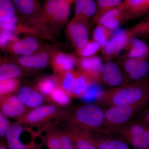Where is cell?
<instances>
[{
  "mask_svg": "<svg viewBox=\"0 0 149 149\" xmlns=\"http://www.w3.org/2000/svg\"><path fill=\"white\" fill-rule=\"evenodd\" d=\"M18 40L15 33L2 29L0 30V47L10 48Z\"/></svg>",
  "mask_w": 149,
  "mask_h": 149,
  "instance_id": "obj_37",
  "label": "cell"
},
{
  "mask_svg": "<svg viewBox=\"0 0 149 149\" xmlns=\"http://www.w3.org/2000/svg\"><path fill=\"white\" fill-rule=\"evenodd\" d=\"M23 125L17 122L12 123L6 136L5 143L9 149H40L41 146L37 144L27 145L21 140L24 130Z\"/></svg>",
  "mask_w": 149,
  "mask_h": 149,
  "instance_id": "obj_15",
  "label": "cell"
},
{
  "mask_svg": "<svg viewBox=\"0 0 149 149\" xmlns=\"http://www.w3.org/2000/svg\"><path fill=\"white\" fill-rule=\"evenodd\" d=\"M75 8L73 19L88 22L95 15L97 6L94 0H75Z\"/></svg>",
  "mask_w": 149,
  "mask_h": 149,
  "instance_id": "obj_22",
  "label": "cell"
},
{
  "mask_svg": "<svg viewBox=\"0 0 149 149\" xmlns=\"http://www.w3.org/2000/svg\"><path fill=\"white\" fill-rule=\"evenodd\" d=\"M143 109L144 110H142L140 111L141 113L137 119L141 120L149 127V106L146 108L145 107Z\"/></svg>",
  "mask_w": 149,
  "mask_h": 149,
  "instance_id": "obj_40",
  "label": "cell"
},
{
  "mask_svg": "<svg viewBox=\"0 0 149 149\" xmlns=\"http://www.w3.org/2000/svg\"><path fill=\"white\" fill-rule=\"evenodd\" d=\"M77 73V70H72L55 74L58 87L61 88L70 97L74 86Z\"/></svg>",
  "mask_w": 149,
  "mask_h": 149,
  "instance_id": "obj_26",
  "label": "cell"
},
{
  "mask_svg": "<svg viewBox=\"0 0 149 149\" xmlns=\"http://www.w3.org/2000/svg\"><path fill=\"white\" fill-rule=\"evenodd\" d=\"M149 97V83L142 80L103 91L98 99L110 106H120L136 103Z\"/></svg>",
  "mask_w": 149,
  "mask_h": 149,
  "instance_id": "obj_1",
  "label": "cell"
},
{
  "mask_svg": "<svg viewBox=\"0 0 149 149\" xmlns=\"http://www.w3.org/2000/svg\"><path fill=\"white\" fill-rule=\"evenodd\" d=\"M130 38L128 30L120 29L116 31L103 48V54L107 59L117 55L126 48Z\"/></svg>",
  "mask_w": 149,
  "mask_h": 149,
  "instance_id": "obj_13",
  "label": "cell"
},
{
  "mask_svg": "<svg viewBox=\"0 0 149 149\" xmlns=\"http://www.w3.org/2000/svg\"></svg>",
  "mask_w": 149,
  "mask_h": 149,
  "instance_id": "obj_45",
  "label": "cell"
},
{
  "mask_svg": "<svg viewBox=\"0 0 149 149\" xmlns=\"http://www.w3.org/2000/svg\"><path fill=\"white\" fill-rule=\"evenodd\" d=\"M0 114H1V112H0Z\"/></svg>",
  "mask_w": 149,
  "mask_h": 149,
  "instance_id": "obj_43",
  "label": "cell"
},
{
  "mask_svg": "<svg viewBox=\"0 0 149 149\" xmlns=\"http://www.w3.org/2000/svg\"><path fill=\"white\" fill-rule=\"evenodd\" d=\"M67 1L68 2L70 3L71 4V3L73 2H74L75 0H67Z\"/></svg>",
  "mask_w": 149,
  "mask_h": 149,
  "instance_id": "obj_42",
  "label": "cell"
},
{
  "mask_svg": "<svg viewBox=\"0 0 149 149\" xmlns=\"http://www.w3.org/2000/svg\"><path fill=\"white\" fill-rule=\"evenodd\" d=\"M16 13L12 0H0V22L13 18Z\"/></svg>",
  "mask_w": 149,
  "mask_h": 149,
  "instance_id": "obj_32",
  "label": "cell"
},
{
  "mask_svg": "<svg viewBox=\"0 0 149 149\" xmlns=\"http://www.w3.org/2000/svg\"><path fill=\"white\" fill-rule=\"evenodd\" d=\"M22 23L32 35L47 39L52 32L43 18L38 0H12Z\"/></svg>",
  "mask_w": 149,
  "mask_h": 149,
  "instance_id": "obj_3",
  "label": "cell"
},
{
  "mask_svg": "<svg viewBox=\"0 0 149 149\" xmlns=\"http://www.w3.org/2000/svg\"><path fill=\"white\" fill-rule=\"evenodd\" d=\"M127 18L123 3L114 8L107 11L101 15L94 17V21L97 24L102 25L113 30L117 29L123 19Z\"/></svg>",
  "mask_w": 149,
  "mask_h": 149,
  "instance_id": "obj_10",
  "label": "cell"
},
{
  "mask_svg": "<svg viewBox=\"0 0 149 149\" xmlns=\"http://www.w3.org/2000/svg\"><path fill=\"white\" fill-rule=\"evenodd\" d=\"M123 3L128 19L149 13V0H124Z\"/></svg>",
  "mask_w": 149,
  "mask_h": 149,
  "instance_id": "obj_23",
  "label": "cell"
},
{
  "mask_svg": "<svg viewBox=\"0 0 149 149\" xmlns=\"http://www.w3.org/2000/svg\"><path fill=\"white\" fill-rule=\"evenodd\" d=\"M72 111L54 104L41 105L27 111L16 119L25 126L42 127V131H47L60 123L69 118Z\"/></svg>",
  "mask_w": 149,
  "mask_h": 149,
  "instance_id": "obj_2",
  "label": "cell"
},
{
  "mask_svg": "<svg viewBox=\"0 0 149 149\" xmlns=\"http://www.w3.org/2000/svg\"><path fill=\"white\" fill-rule=\"evenodd\" d=\"M149 128V127L144 123L136 119L129 121L120 128L116 129L111 134L116 135L118 137V139L128 144L129 141Z\"/></svg>",
  "mask_w": 149,
  "mask_h": 149,
  "instance_id": "obj_17",
  "label": "cell"
},
{
  "mask_svg": "<svg viewBox=\"0 0 149 149\" xmlns=\"http://www.w3.org/2000/svg\"><path fill=\"white\" fill-rule=\"evenodd\" d=\"M136 149H149V128L128 142Z\"/></svg>",
  "mask_w": 149,
  "mask_h": 149,
  "instance_id": "obj_35",
  "label": "cell"
},
{
  "mask_svg": "<svg viewBox=\"0 0 149 149\" xmlns=\"http://www.w3.org/2000/svg\"><path fill=\"white\" fill-rule=\"evenodd\" d=\"M112 33L113 30L108 29L100 24H97L93 32V40L100 44L102 49L106 45Z\"/></svg>",
  "mask_w": 149,
  "mask_h": 149,
  "instance_id": "obj_33",
  "label": "cell"
},
{
  "mask_svg": "<svg viewBox=\"0 0 149 149\" xmlns=\"http://www.w3.org/2000/svg\"><path fill=\"white\" fill-rule=\"evenodd\" d=\"M46 99L52 103V104L61 107L66 106L70 102V97L58 87L54 89Z\"/></svg>",
  "mask_w": 149,
  "mask_h": 149,
  "instance_id": "obj_30",
  "label": "cell"
},
{
  "mask_svg": "<svg viewBox=\"0 0 149 149\" xmlns=\"http://www.w3.org/2000/svg\"><path fill=\"white\" fill-rule=\"evenodd\" d=\"M56 51L46 46L35 54L19 57L17 59L18 64L27 69H44L50 63L52 56Z\"/></svg>",
  "mask_w": 149,
  "mask_h": 149,
  "instance_id": "obj_7",
  "label": "cell"
},
{
  "mask_svg": "<svg viewBox=\"0 0 149 149\" xmlns=\"http://www.w3.org/2000/svg\"><path fill=\"white\" fill-rule=\"evenodd\" d=\"M58 87L55 74L40 78L35 83V89L40 92L45 99L54 89Z\"/></svg>",
  "mask_w": 149,
  "mask_h": 149,
  "instance_id": "obj_27",
  "label": "cell"
},
{
  "mask_svg": "<svg viewBox=\"0 0 149 149\" xmlns=\"http://www.w3.org/2000/svg\"><path fill=\"white\" fill-rule=\"evenodd\" d=\"M70 4L67 0H45L42 7L43 18L52 32L66 23L70 13Z\"/></svg>",
  "mask_w": 149,
  "mask_h": 149,
  "instance_id": "obj_6",
  "label": "cell"
},
{
  "mask_svg": "<svg viewBox=\"0 0 149 149\" xmlns=\"http://www.w3.org/2000/svg\"><path fill=\"white\" fill-rule=\"evenodd\" d=\"M123 68L133 81L143 80L149 72V63L146 59L128 58L123 63Z\"/></svg>",
  "mask_w": 149,
  "mask_h": 149,
  "instance_id": "obj_14",
  "label": "cell"
},
{
  "mask_svg": "<svg viewBox=\"0 0 149 149\" xmlns=\"http://www.w3.org/2000/svg\"><path fill=\"white\" fill-rule=\"evenodd\" d=\"M68 123L91 133H103L104 110L95 104L78 107L71 112Z\"/></svg>",
  "mask_w": 149,
  "mask_h": 149,
  "instance_id": "obj_4",
  "label": "cell"
},
{
  "mask_svg": "<svg viewBox=\"0 0 149 149\" xmlns=\"http://www.w3.org/2000/svg\"><path fill=\"white\" fill-rule=\"evenodd\" d=\"M44 47L36 37L30 36L17 40L12 46L10 49L16 54L28 56L35 54Z\"/></svg>",
  "mask_w": 149,
  "mask_h": 149,
  "instance_id": "obj_20",
  "label": "cell"
},
{
  "mask_svg": "<svg viewBox=\"0 0 149 149\" xmlns=\"http://www.w3.org/2000/svg\"><path fill=\"white\" fill-rule=\"evenodd\" d=\"M17 96L27 107L35 108L42 105L45 100L44 97L35 88L24 86L19 88Z\"/></svg>",
  "mask_w": 149,
  "mask_h": 149,
  "instance_id": "obj_21",
  "label": "cell"
},
{
  "mask_svg": "<svg viewBox=\"0 0 149 149\" xmlns=\"http://www.w3.org/2000/svg\"><path fill=\"white\" fill-rule=\"evenodd\" d=\"M94 82L88 75L77 70V77L70 97L83 99Z\"/></svg>",
  "mask_w": 149,
  "mask_h": 149,
  "instance_id": "obj_25",
  "label": "cell"
},
{
  "mask_svg": "<svg viewBox=\"0 0 149 149\" xmlns=\"http://www.w3.org/2000/svg\"><path fill=\"white\" fill-rule=\"evenodd\" d=\"M100 79L105 84L113 88L127 83L125 82L119 67L116 63L110 61L102 65Z\"/></svg>",
  "mask_w": 149,
  "mask_h": 149,
  "instance_id": "obj_16",
  "label": "cell"
},
{
  "mask_svg": "<svg viewBox=\"0 0 149 149\" xmlns=\"http://www.w3.org/2000/svg\"><path fill=\"white\" fill-rule=\"evenodd\" d=\"M12 123L7 117L1 112L0 114V141L5 143V139L7 133Z\"/></svg>",
  "mask_w": 149,
  "mask_h": 149,
  "instance_id": "obj_39",
  "label": "cell"
},
{
  "mask_svg": "<svg viewBox=\"0 0 149 149\" xmlns=\"http://www.w3.org/2000/svg\"><path fill=\"white\" fill-rule=\"evenodd\" d=\"M149 103V97L143 100L128 105L110 106L104 110V123L103 133L111 134L139 113Z\"/></svg>",
  "mask_w": 149,
  "mask_h": 149,
  "instance_id": "obj_5",
  "label": "cell"
},
{
  "mask_svg": "<svg viewBox=\"0 0 149 149\" xmlns=\"http://www.w3.org/2000/svg\"><path fill=\"white\" fill-rule=\"evenodd\" d=\"M123 2L122 0H97L99 9L95 17L98 16L107 11L119 6Z\"/></svg>",
  "mask_w": 149,
  "mask_h": 149,
  "instance_id": "obj_36",
  "label": "cell"
},
{
  "mask_svg": "<svg viewBox=\"0 0 149 149\" xmlns=\"http://www.w3.org/2000/svg\"><path fill=\"white\" fill-rule=\"evenodd\" d=\"M93 141L98 149H131L128 144L119 139L93 136Z\"/></svg>",
  "mask_w": 149,
  "mask_h": 149,
  "instance_id": "obj_28",
  "label": "cell"
},
{
  "mask_svg": "<svg viewBox=\"0 0 149 149\" xmlns=\"http://www.w3.org/2000/svg\"><path fill=\"white\" fill-rule=\"evenodd\" d=\"M128 32L131 37L137 35H149V17L128 30Z\"/></svg>",
  "mask_w": 149,
  "mask_h": 149,
  "instance_id": "obj_38",
  "label": "cell"
},
{
  "mask_svg": "<svg viewBox=\"0 0 149 149\" xmlns=\"http://www.w3.org/2000/svg\"><path fill=\"white\" fill-rule=\"evenodd\" d=\"M27 111V107L17 95L14 94L0 98V112L7 117L17 119Z\"/></svg>",
  "mask_w": 149,
  "mask_h": 149,
  "instance_id": "obj_12",
  "label": "cell"
},
{
  "mask_svg": "<svg viewBox=\"0 0 149 149\" xmlns=\"http://www.w3.org/2000/svg\"><path fill=\"white\" fill-rule=\"evenodd\" d=\"M77 58L73 55L56 51L51 58L50 64L55 74L73 70Z\"/></svg>",
  "mask_w": 149,
  "mask_h": 149,
  "instance_id": "obj_19",
  "label": "cell"
},
{
  "mask_svg": "<svg viewBox=\"0 0 149 149\" xmlns=\"http://www.w3.org/2000/svg\"><path fill=\"white\" fill-rule=\"evenodd\" d=\"M101 49V46L95 41L89 40L82 49L76 50L80 57H89L94 56Z\"/></svg>",
  "mask_w": 149,
  "mask_h": 149,
  "instance_id": "obj_34",
  "label": "cell"
},
{
  "mask_svg": "<svg viewBox=\"0 0 149 149\" xmlns=\"http://www.w3.org/2000/svg\"><path fill=\"white\" fill-rule=\"evenodd\" d=\"M87 22L72 19L66 28V34L76 50L82 49L89 40Z\"/></svg>",
  "mask_w": 149,
  "mask_h": 149,
  "instance_id": "obj_9",
  "label": "cell"
},
{
  "mask_svg": "<svg viewBox=\"0 0 149 149\" xmlns=\"http://www.w3.org/2000/svg\"></svg>",
  "mask_w": 149,
  "mask_h": 149,
  "instance_id": "obj_44",
  "label": "cell"
},
{
  "mask_svg": "<svg viewBox=\"0 0 149 149\" xmlns=\"http://www.w3.org/2000/svg\"><path fill=\"white\" fill-rule=\"evenodd\" d=\"M20 83L17 78L0 80V98L17 93Z\"/></svg>",
  "mask_w": 149,
  "mask_h": 149,
  "instance_id": "obj_31",
  "label": "cell"
},
{
  "mask_svg": "<svg viewBox=\"0 0 149 149\" xmlns=\"http://www.w3.org/2000/svg\"><path fill=\"white\" fill-rule=\"evenodd\" d=\"M22 74V68L13 63H0V80L17 78Z\"/></svg>",
  "mask_w": 149,
  "mask_h": 149,
  "instance_id": "obj_29",
  "label": "cell"
},
{
  "mask_svg": "<svg viewBox=\"0 0 149 149\" xmlns=\"http://www.w3.org/2000/svg\"><path fill=\"white\" fill-rule=\"evenodd\" d=\"M102 64L101 58L95 56L77 58L76 63L78 70L88 75L96 83L101 81V70Z\"/></svg>",
  "mask_w": 149,
  "mask_h": 149,
  "instance_id": "obj_18",
  "label": "cell"
},
{
  "mask_svg": "<svg viewBox=\"0 0 149 149\" xmlns=\"http://www.w3.org/2000/svg\"><path fill=\"white\" fill-rule=\"evenodd\" d=\"M64 130L73 142L76 149H98L93 141L92 133L70 123Z\"/></svg>",
  "mask_w": 149,
  "mask_h": 149,
  "instance_id": "obj_8",
  "label": "cell"
},
{
  "mask_svg": "<svg viewBox=\"0 0 149 149\" xmlns=\"http://www.w3.org/2000/svg\"><path fill=\"white\" fill-rule=\"evenodd\" d=\"M128 51V58L146 59L149 54V48L146 44L140 39L131 37L126 47Z\"/></svg>",
  "mask_w": 149,
  "mask_h": 149,
  "instance_id": "obj_24",
  "label": "cell"
},
{
  "mask_svg": "<svg viewBox=\"0 0 149 149\" xmlns=\"http://www.w3.org/2000/svg\"><path fill=\"white\" fill-rule=\"evenodd\" d=\"M45 143L48 149H76L64 129L56 127L47 131Z\"/></svg>",
  "mask_w": 149,
  "mask_h": 149,
  "instance_id": "obj_11",
  "label": "cell"
},
{
  "mask_svg": "<svg viewBox=\"0 0 149 149\" xmlns=\"http://www.w3.org/2000/svg\"><path fill=\"white\" fill-rule=\"evenodd\" d=\"M0 149H9L4 142L0 141Z\"/></svg>",
  "mask_w": 149,
  "mask_h": 149,
  "instance_id": "obj_41",
  "label": "cell"
}]
</instances>
